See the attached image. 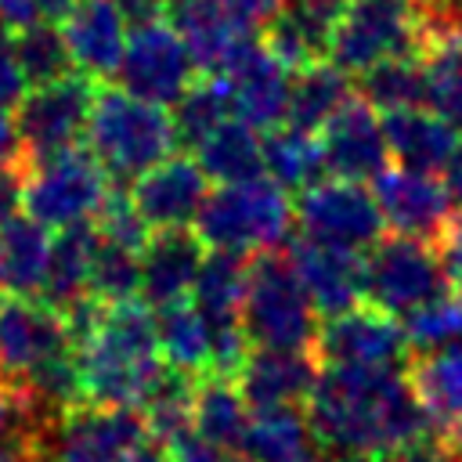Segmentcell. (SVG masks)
I'll return each instance as SVG.
<instances>
[{
    "label": "cell",
    "mask_w": 462,
    "mask_h": 462,
    "mask_svg": "<svg viewBox=\"0 0 462 462\" xmlns=\"http://www.w3.org/2000/svg\"><path fill=\"white\" fill-rule=\"evenodd\" d=\"M72 350L65 318L47 300L0 292V375L7 383L29 379L43 361Z\"/></svg>",
    "instance_id": "obj_14"
},
{
    "label": "cell",
    "mask_w": 462,
    "mask_h": 462,
    "mask_svg": "<svg viewBox=\"0 0 462 462\" xmlns=\"http://www.w3.org/2000/svg\"><path fill=\"white\" fill-rule=\"evenodd\" d=\"M375 462H462V455L448 444V440H411V444H401V448H390V451H379Z\"/></svg>",
    "instance_id": "obj_48"
},
{
    "label": "cell",
    "mask_w": 462,
    "mask_h": 462,
    "mask_svg": "<svg viewBox=\"0 0 462 462\" xmlns=\"http://www.w3.org/2000/svg\"><path fill=\"white\" fill-rule=\"evenodd\" d=\"M238 451L249 462H310L314 430L307 422V411H300L296 404L253 408Z\"/></svg>",
    "instance_id": "obj_27"
},
{
    "label": "cell",
    "mask_w": 462,
    "mask_h": 462,
    "mask_svg": "<svg viewBox=\"0 0 462 462\" xmlns=\"http://www.w3.org/2000/svg\"><path fill=\"white\" fill-rule=\"evenodd\" d=\"M119 462H173V455H170V448L162 444V440H141L130 455H123Z\"/></svg>",
    "instance_id": "obj_56"
},
{
    "label": "cell",
    "mask_w": 462,
    "mask_h": 462,
    "mask_svg": "<svg viewBox=\"0 0 462 462\" xmlns=\"http://www.w3.org/2000/svg\"><path fill=\"white\" fill-rule=\"evenodd\" d=\"M166 22L188 47L195 69L209 76H224L242 43L249 40V29H242L220 7V0H170Z\"/></svg>",
    "instance_id": "obj_21"
},
{
    "label": "cell",
    "mask_w": 462,
    "mask_h": 462,
    "mask_svg": "<svg viewBox=\"0 0 462 462\" xmlns=\"http://www.w3.org/2000/svg\"><path fill=\"white\" fill-rule=\"evenodd\" d=\"M296 220L285 188L271 177H253L242 184H220L206 195L195 235L209 249H227L242 256H256L263 249H282Z\"/></svg>",
    "instance_id": "obj_4"
},
{
    "label": "cell",
    "mask_w": 462,
    "mask_h": 462,
    "mask_svg": "<svg viewBox=\"0 0 462 462\" xmlns=\"http://www.w3.org/2000/svg\"><path fill=\"white\" fill-rule=\"evenodd\" d=\"M206 180L209 177L199 170L195 159L170 155V159H162L159 166L144 170L134 180L130 199H134V206H137V213L144 217L148 227H155V231L188 227L199 217V209L209 195Z\"/></svg>",
    "instance_id": "obj_19"
},
{
    "label": "cell",
    "mask_w": 462,
    "mask_h": 462,
    "mask_svg": "<svg viewBox=\"0 0 462 462\" xmlns=\"http://www.w3.org/2000/svg\"><path fill=\"white\" fill-rule=\"evenodd\" d=\"M94 227L101 235V242H112V245H123V249H134V253H141L148 245V238H152L144 217L137 213L134 199L123 188H112L108 191L101 213L94 217Z\"/></svg>",
    "instance_id": "obj_43"
},
{
    "label": "cell",
    "mask_w": 462,
    "mask_h": 462,
    "mask_svg": "<svg viewBox=\"0 0 462 462\" xmlns=\"http://www.w3.org/2000/svg\"><path fill=\"white\" fill-rule=\"evenodd\" d=\"M94 94L97 87L83 72H69L54 83L32 87L22 97L14 116V126L22 137V162H36L61 148H72L87 130Z\"/></svg>",
    "instance_id": "obj_9"
},
{
    "label": "cell",
    "mask_w": 462,
    "mask_h": 462,
    "mask_svg": "<svg viewBox=\"0 0 462 462\" xmlns=\"http://www.w3.org/2000/svg\"><path fill=\"white\" fill-rule=\"evenodd\" d=\"M141 440H148V426L137 408L76 404L51 426L47 462H119Z\"/></svg>",
    "instance_id": "obj_12"
},
{
    "label": "cell",
    "mask_w": 462,
    "mask_h": 462,
    "mask_svg": "<svg viewBox=\"0 0 462 462\" xmlns=\"http://www.w3.org/2000/svg\"><path fill=\"white\" fill-rule=\"evenodd\" d=\"M54 422H47L43 415H36V408L29 404L25 390L18 383H7L0 379V437H11V433H29V437H40L47 440Z\"/></svg>",
    "instance_id": "obj_44"
},
{
    "label": "cell",
    "mask_w": 462,
    "mask_h": 462,
    "mask_svg": "<svg viewBox=\"0 0 462 462\" xmlns=\"http://www.w3.org/2000/svg\"><path fill=\"white\" fill-rule=\"evenodd\" d=\"M245 285H249V260L242 253L213 249L202 256V267L191 285V303L209 321V328L242 325Z\"/></svg>",
    "instance_id": "obj_29"
},
{
    "label": "cell",
    "mask_w": 462,
    "mask_h": 462,
    "mask_svg": "<svg viewBox=\"0 0 462 462\" xmlns=\"http://www.w3.org/2000/svg\"><path fill=\"white\" fill-rule=\"evenodd\" d=\"M112 191L108 170L90 148H61L47 159L25 162V209L47 227L90 224Z\"/></svg>",
    "instance_id": "obj_6"
},
{
    "label": "cell",
    "mask_w": 462,
    "mask_h": 462,
    "mask_svg": "<svg viewBox=\"0 0 462 462\" xmlns=\"http://www.w3.org/2000/svg\"><path fill=\"white\" fill-rule=\"evenodd\" d=\"M263 173L285 191H307L325 173L321 141L296 126H274L263 137Z\"/></svg>",
    "instance_id": "obj_35"
},
{
    "label": "cell",
    "mask_w": 462,
    "mask_h": 462,
    "mask_svg": "<svg viewBox=\"0 0 462 462\" xmlns=\"http://www.w3.org/2000/svg\"><path fill=\"white\" fill-rule=\"evenodd\" d=\"M76 0H0V25L4 29H29L36 22H61Z\"/></svg>",
    "instance_id": "obj_45"
},
{
    "label": "cell",
    "mask_w": 462,
    "mask_h": 462,
    "mask_svg": "<svg viewBox=\"0 0 462 462\" xmlns=\"http://www.w3.org/2000/svg\"><path fill=\"white\" fill-rule=\"evenodd\" d=\"M199 170L217 184H242L263 173V141L242 119H224L195 144Z\"/></svg>",
    "instance_id": "obj_31"
},
{
    "label": "cell",
    "mask_w": 462,
    "mask_h": 462,
    "mask_svg": "<svg viewBox=\"0 0 462 462\" xmlns=\"http://www.w3.org/2000/svg\"><path fill=\"white\" fill-rule=\"evenodd\" d=\"M433 245H437V256H440V267H444L448 285L462 292V213L451 217V224L444 227V235Z\"/></svg>",
    "instance_id": "obj_49"
},
{
    "label": "cell",
    "mask_w": 462,
    "mask_h": 462,
    "mask_svg": "<svg viewBox=\"0 0 462 462\" xmlns=\"http://www.w3.org/2000/svg\"><path fill=\"white\" fill-rule=\"evenodd\" d=\"M249 426V401L227 375H202L195 383V411L191 430L220 448H238Z\"/></svg>",
    "instance_id": "obj_34"
},
{
    "label": "cell",
    "mask_w": 462,
    "mask_h": 462,
    "mask_svg": "<svg viewBox=\"0 0 462 462\" xmlns=\"http://www.w3.org/2000/svg\"><path fill=\"white\" fill-rule=\"evenodd\" d=\"M383 134H386V148L390 159H397V166L404 170H419V173H437L448 166L458 134L448 119H440L433 108H401V112H386L383 116Z\"/></svg>",
    "instance_id": "obj_26"
},
{
    "label": "cell",
    "mask_w": 462,
    "mask_h": 462,
    "mask_svg": "<svg viewBox=\"0 0 462 462\" xmlns=\"http://www.w3.org/2000/svg\"><path fill=\"white\" fill-rule=\"evenodd\" d=\"M354 97V87H350V72H343L336 61H314V65H303L292 72V83H289V112H285V126H296V130H321L339 108L343 101Z\"/></svg>",
    "instance_id": "obj_30"
},
{
    "label": "cell",
    "mask_w": 462,
    "mask_h": 462,
    "mask_svg": "<svg viewBox=\"0 0 462 462\" xmlns=\"http://www.w3.org/2000/svg\"><path fill=\"white\" fill-rule=\"evenodd\" d=\"M22 195H25V162L0 170V227H4L11 217H18Z\"/></svg>",
    "instance_id": "obj_51"
},
{
    "label": "cell",
    "mask_w": 462,
    "mask_h": 462,
    "mask_svg": "<svg viewBox=\"0 0 462 462\" xmlns=\"http://www.w3.org/2000/svg\"><path fill=\"white\" fill-rule=\"evenodd\" d=\"M318 310L285 249H263L249 260V285L242 303V328L256 346L310 350L318 336Z\"/></svg>",
    "instance_id": "obj_5"
},
{
    "label": "cell",
    "mask_w": 462,
    "mask_h": 462,
    "mask_svg": "<svg viewBox=\"0 0 462 462\" xmlns=\"http://www.w3.org/2000/svg\"><path fill=\"white\" fill-rule=\"evenodd\" d=\"M444 184H448L451 202H455L458 213H462V137H458V144H455V152H451V159H448V166H444Z\"/></svg>",
    "instance_id": "obj_55"
},
{
    "label": "cell",
    "mask_w": 462,
    "mask_h": 462,
    "mask_svg": "<svg viewBox=\"0 0 462 462\" xmlns=\"http://www.w3.org/2000/svg\"><path fill=\"white\" fill-rule=\"evenodd\" d=\"M419 47L422 22L415 0H346L328 58L343 72L361 76L386 58L419 54Z\"/></svg>",
    "instance_id": "obj_7"
},
{
    "label": "cell",
    "mask_w": 462,
    "mask_h": 462,
    "mask_svg": "<svg viewBox=\"0 0 462 462\" xmlns=\"http://www.w3.org/2000/svg\"><path fill=\"white\" fill-rule=\"evenodd\" d=\"M314 440L343 455H379L430 433L408 368H325L307 397Z\"/></svg>",
    "instance_id": "obj_1"
},
{
    "label": "cell",
    "mask_w": 462,
    "mask_h": 462,
    "mask_svg": "<svg viewBox=\"0 0 462 462\" xmlns=\"http://www.w3.org/2000/svg\"><path fill=\"white\" fill-rule=\"evenodd\" d=\"M346 0H282L278 14L267 22L263 43L296 72L303 65L325 61L332 51L336 25Z\"/></svg>",
    "instance_id": "obj_22"
},
{
    "label": "cell",
    "mask_w": 462,
    "mask_h": 462,
    "mask_svg": "<svg viewBox=\"0 0 462 462\" xmlns=\"http://www.w3.org/2000/svg\"><path fill=\"white\" fill-rule=\"evenodd\" d=\"M318 357L310 350H278V346H256L249 350L242 372H238V390L253 408L267 404H300L310 397L318 383Z\"/></svg>",
    "instance_id": "obj_24"
},
{
    "label": "cell",
    "mask_w": 462,
    "mask_h": 462,
    "mask_svg": "<svg viewBox=\"0 0 462 462\" xmlns=\"http://www.w3.org/2000/svg\"><path fill=\"white\" fill-rule=\"evenodd\" d=\"M191 72H195V61L188 54V47L173 32V25L162 18V22L130 29V40H126L116 76L126 94L166 108V105H177L180 94L195 83Z\"/></svg>",
    "instance_id": "obj_13"
},
{
    "label": "cell",
    "mask_w": 462,
    "mask_h": 462,
    "mask_svg": "<svg viewBox=\"0 0 462 462\" xmlns=\"http://www.w3.org/2000/svg\"><path fill=\"white\" fill-rule=\"evenodd\" d=\"M0 462H47V440L29 433L0 437Z\"/></svg>",
    "instance_id": "obj_52"
},
{
    "label": "cell",
    "mask_w": 462,
    "mask_h": 462,
    "mask_svg": "<svg viewBox=\"0 0 462 462\" xmlns=\"http://www.w3.org/2000/svg\"><path fill=\"white\" fill-rule=\"evenodd\" d=\"M14 54H18L22 72L32 87L54 83V79L72 72L69 43L61 36V25H54V22H36L29 29H18L14 32Z\"/></svg>",
    "instance_id": "obj_41"
},
{
    "label": "cell",
    "mask_w": 462,
    "mask_h": 462,
    "mask_svg": "<svg viewBox=\"0 0 462 462\" xmlns=\"http://www.w3.org/2000/svg\"><path fill=\"white\" fill-rule=\"evenodd\" d=\"M401 328L408 339V357L448 346V343H462V292L444 289L440 296L419 303L415 310L404 314Z\"/></svg>",
    "instance_id": "obj_40"
},
{
    "label": "cell",
    "mask_w": 462,
    "mask_h": 462,
    "mask_svg": "<svg viewBox=\"0 0 462 462\" xmlns=\"http://www.w3.org/2000/svg\"><path fill=\"white\" fill-rule=\"evenodd\" d=\"M372 195L379 202L386 227H393L397 235H408V238L437 242L455 217L448 184H440L433 173L386 166L383 173L372 177Z\"/></svg>",
    "instance_id": "obj_15"
},
{
    "label": "cell",
    "mask_w": 462,
    "mask_h": 462,
    "mask_svg": "<svg viewBox=\"0 0 462 462\" xmlns=\"http://www.w3.org/2000/svg\"><path fill=\"white\" fill-rule=\"evenodd\" d=\"M310 462H368L365 455H343V451H328V455H314Z\"/></svg>",
    "instance_id": "obj_57"
},
{
    "label": "cell",
    "mask_w": 462,
    "mask_h": 462,
    "mask_svg": "<svg viewBox=\"0 0 462 462\" xmlns=\"http://www.w3.org/2000/svg\"><path fill=\"white\" fill-rule=\"evenodd\" d=\"M18 162H22V137H18V126L7 116V108H0V170L18 166Z\"/></svg>",
    "instance_id": "obj_54"
},
{
    "label": "cell",
    "mask_w": 462,
    "mask_h": 462,
    "mask_svg": "<svg viewBox=\"0 0 462 462\" xmlns=\"http://www.w3.org/2000/svg\"><path fill=\"white\" fill-rule=\"evenodd\" d=\"M170 455L173 462H249L245 455H235V448H220V444H209L206 437H199L195 430L173 437L170 444Z\"/></svg>",
    "instance_id": "obj_46"
},
{
    "label": "cell",
    "mask_w": 462,
    "mask_h": 462,
    "mask_svg": "<svg viewBox=\"0 0 462 462\" xmlns=\"http://www.w3.org/2000/svg\"><path fill=\"white\" fill-rule=\"evenodd\" d=\"M134 292H141V253L101 242L97 235V253L90 267V296H97L101 303H119V300H134Z\"/></svg>",
    "instance_id": "obj_42"
},
{
    "label": "cell",
    "mask_w": 462,
    "mask_h": 462,
    "mask_svg": "<svg viewBox=\"0 0 462 462\" xmlns=\"http://www.w3.org/2000/svg\"><path fill=\"white\" fill-rule=\"evenodd\" d=\"M166 4H170V0H119V11H123V18H126V25L137 29V25L162 22V18H166Z\"/></svg>",
    "instance_id": "obj_53"
},
{
    "label": "cell",
    "mask_w": 462,
    "mask_h": 462,
    "mask_svg": "<svg viewBox=\"0 0 462 462\" xmlns=\"http://www.w3.org/2000/svg\"><path fill=\"white\" fill-rule=\"evenodd\" d=\"M285 253L321 318H332V314H343L365 303V253L361 249H346V245L300 235L292 238Z\"/></svg>",
    "instance_id": "obj_17"
},
{
    "label": "cell",
    "mask_w": 462,
    "mask_h": 462,
    "mask_svg": "<svg viewBox=\"0 0 462 462\" xmlns=\"http://www.w3.org/2000/svg\"><path fill=\"white\" fill-rule=\"evenodd\" d=\"M321 155L328 173L357 184L386 170L390 148H386L383 119L361 94L346 97L343 108L321 126Z\"/></svg>",
    "instance_id": "obj_18"
},
{
    "label": "cell",
    "mask_w": 462,
    "mask_h": 462,
    "mask_svg": "<svg viewBox=\"0 0 462 462\" xmlns=\"http://www.w3.org/2000/svg\"><path fill=\"white\" fill-rule=\"evenodd\" d=\"M87 144L112 180H137L177 148L173 116L123 87H101L87 116Z\"/></svg>",
    "instance_id": "obj_3"
},
{
    "label": "cell",
    "mask_w": 462,
    "mask_h": 462,
    "mask_svg": "<svg viewBox=\"0 0 462 462\" xmlns=\"http://www.w3.org/2000/svg\"><path fill=\"white\" fill-rule=\"evenodd\" d=\"M224 119H231V90L224 76H209L202 72V79H195L177 108H173V126H177V141L199 144L209 130H217Z\"/></svg>",
    "instance_id": "obj_39"
},
{
    "label": "cell",
    "mask_w": 462,
    "mask_h": 462,
    "mask_svg": "<svg viewBox=\"0 0 462 462\" xmlns=\"http://www.w3.org/2000/svg\"><path fill=\"white\" fill-rule=\"evenodd\" d=\"M448 285L437 245L408 235L379 238L365 256V300L386 314H408L419 303L440 296Z\"/></svg>",
    "instance_id": "obj_8"
},
{
    "label": "cell",
    "mask_w": 462,
    "mask_h": 462,
    "mask_svg": "<svg viewBox=\"0 0 462 462\" xmlns=\"http://www.w3.org/2000/svg\"><path fill=\"white\" fill-rule=\"evenodd\" d=\"M296 224L307 238L346 245V249H372L383 238V213L375 195L357 180H318L314 188L300 191L296 199Z\"/></svg>",
    "instance_id": "obj_10"
},
{
    "label": "cell",
    "mask_w": 462,
    "mask_h": 462,
    "mask_svg": "<svg viewBox=\"0 0 462 462\" xmlns=\"http://www.w3.org/2000/svg\"><path fill=\"white\" fill-rule=\"evenodd\" d=\"M159 354L170 368L202 379L209 375V357H213V336H209V321L199 314L195 303L177 300L170 307L159 310Z\"/></svg>",
    "instance_id": "obj_33"
},
{
    "label": "cell",
    "mask_w": 462,
    "mask_h": 462,
    "mask_svg": "<svg viewBox=\"0 0 462 462\" xmlns=\"http://www.w3.org/2000/svg\"><path fill=\"white\" fill-rule=\"evenodd\" d=\"M25 94H29V79L22 72L18 54H14V40L0 36V108L22 105Z\"/></svg>",
    "instance_id": "obj_47"
},
{
    "label": "cell",
    "mask_w": 462,
    "mask_h": 462,
    "mask_svg": "<svg viewBox=\"0 0 462 462\" xmlns=\"http://www.w3.org/2000/svg\"><path fill=\"white\" fill-rule=\"evenodd\" d=\"M361 97L372 108H383V112H401V108L426 105V79H422L419 54L386 58V61L365 69L361 72Z\"/></svg>",
    "instance_id": "obj_38"
},
{
    "label": "cell",
    "mask_w": 462,
    "mask_h": 462,
    "mask_svg": "<svg viewBox=\"0 0 462 462\" xmlns=\"http://www.w3.org/2000/svg\"><path fill=\"white\" fill-rule=\"evenodd\" d=\"M94 253H97V227L94 224L61 227L54 235V242H51V260H47V274H43L40 296L58 310L76 303L79 296H87L90 292Z\"/></svg>",
    "instance_id": "obj_32"
},
{
    "label": "cell",
    "mask_w": 462,
    "mask_h": 462,
    "mask_svg": "<svg viewBox=\"0 0 462 462\" xmlns=\"http://www.w3.org/2000/svg\"><path fill=\"white\" fill-rule=\"evenodd\" d=\"M202 238L184 231V227H170V231H155L148 238V245L141 249V296L148 307H170L177 300H188L195 274L202 267Z\"/></svg>",
    "instance_id": "obj_23"
},
{
    "label": "cell",
    "mask_w": 462,
    "mask_h": 462,
    "mask_svg": "<svg viewBox=\"0 0 462 462\" xmlns=\"http://www.w3.org/2000/svg\"><path fill=\"white\" fill-rule=\"evenodd\" d=\"M87 404L141 408L166 361L159 357V321L144 300L105 303L97 328L76 346Z\"/></svg>",
    "instance_id": "obj_2"
},
{
    "label": "cell",
    "mask_w": 462,
    "mask_h": 462,
    "mask_svg": "<svg viewBox=\"0 0 462 462\" xmlns=\"http://www.w3.org/2000/svg\"><path fill=\"white\" fill-rule=\"evenodd\" d=\"M61 36L72 54V69L90 79H108L119 72L130 25L119 0H76L61 18Z\"/></svg>",
    "instance_id": "obj_20"
},
{
    "label": "cell",
    "mask_w": 462,
    "mask_h": 462,
    "mask_svg": "<svg viewBox=\"0 0 462 462\" xmlns=\"http://www.w3.org/2000/svg\"><path fill=\"white\" fill-rule=\"evenodd\" d=\"M426 105L462 130V36H426L419 47Z\"/></svg>",
    "instance_id": "obj_36"
},
{
    "label": "cell",
    "mask_w": 462,
    "mask_h": 462,
    "mask_svg": "<svg viewBox=\"0 0 462 462\" xmlns=\"http://www.w3.org/2000/svg\"><path fill=\"white\" fill-rule=\"evenodd\" d=\"M220 7L242 25V29H256V25H267L274 14H278V7H282V0H220Z\"/></svg>",
    "instance_id": "obj_50"
},
{
    "label": "cell",
    "mask_w": 462,
    "mask_h": 462,
    "mask_svg": "<svg viewBox=\"0 0 462 462\" xmlns=\"http://www.w3.org/2000/svg\"><path fill=\"white\" fill-rule=\"evenodd\" d=\"M289 72L292 69L263 40L249 36L224 72L231 90V116L249 123L253 130L282 126L289 112V83H292Z\"/></svg>",
    "instance_id": "obj_16"
},
{
    "label": "cell",
    "mask_w": 462,
    "mask_h": 462,
    "mask_svg": "<svg viewBox=\"0 0 462 462\" xmlns=\"http://www.w3.org/2000/svg\"><path fill=\"white\" fill-rule=\"evenodd\" d=\"M408 383L440 440L462 437V343L411 354Z\"/></svg>",
    "instance_id": "obj_25"
},
{
    "label": "cell",
    "mask_w": 462,
    "mask_h": 462,
    "mask_svg": "<svg viewBox=\"0 0 462 462\" xmlns=\"http://www.w3.org/2000/svg\"><path fill=\"white\" fill-rule=\"evenodd\" d=\"M195 383L191 375L177 372V368H162V375L155 379V386L148 390V397L141 401V415L148 426V437L170 444L173 437L191 430V411H195Z\"/></svg>",
    "instance_id": "obj_37"
},
{
    "label": "cell",
    "mask_w": 462,
    "mask_h": 462,
    "mask_svg": "<svg viewBox=\"0 0 462 462\" xmlns=\"http://www.w3.org/2000/svg\"><path fill=\"white\" fill-rule=\"evenodd\" d=\"M51 227L32 217H11L0 227V292L36 296L51 260Z\"/></svg>",
    "instance_id": "obj_28"
},
{
    "label": "cell",
    "mask_w": 462,
    "mask_h": 462,
    "mask_svg": "<svg viewBox=\"0 0 462 462\" xmlns=\"http://www.w3.org/2000/svg\"><path fill=\"white\" fill-rule=\"evenodd\" d=\"M310 354L325 368H379L401 365V357H408V339L393 314L365 300L343 314L325 318L318 325Z\"/></svg>",
    "instance_id": "obj_11"
}]
</instances>
